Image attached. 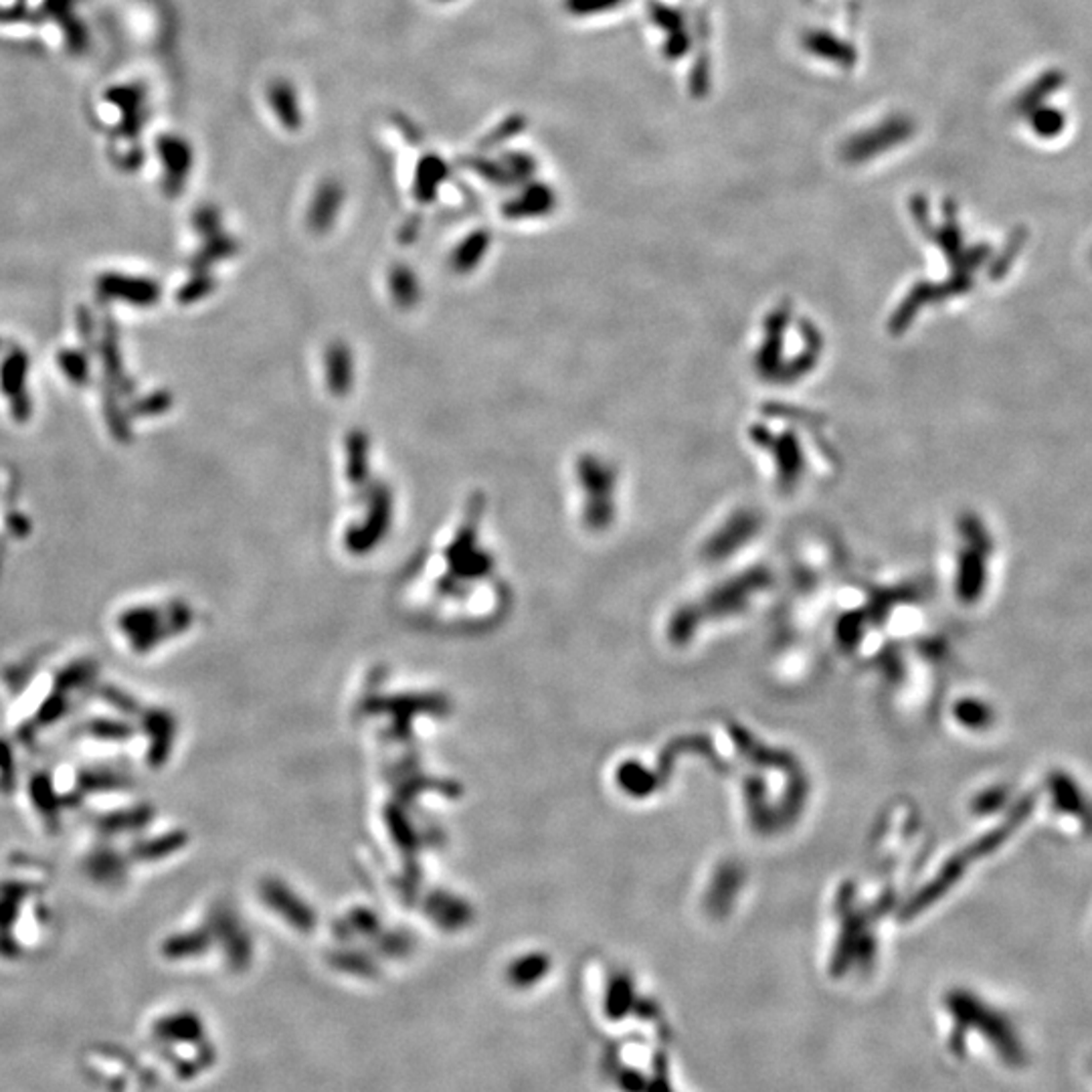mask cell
Here are the masks:
<instances>
[{
	"label": "cell",
	"instance_id": "1",
	"mask_svg": "<svg viewBox=\"0 0 1092 1092\" xmlns=\"http://www.w3.org/2000/svg\"><path fill=\"white\" fill-rule=\"evenodd\" d=\"M5 692V730L41 736L90 704L96 666L84 653L55 651L24 660Z\"/></svg>",
	"mask_w": 1092,
	"mask_h": 1092
},
{
	"label": "cell",
	"instance_id": "2",
	"mask_svg": "<svg viewBox=\"0 0 1092 1092\" xmlns=\"http://www.w3.org/2000/svg\"><path fill=\"white\" fill-rule=\"evenodd\" d=\"M47 872L33 860L0 864V959H20L53 922Z\"/></svg>",
	"mask_w": 1092,
	"mask_h": 1092
},
{
	"label": "cell",
	"instance_id": "3",
	"mask_svg": "<svg viewBox=\"0 0 1092 1092\" xmlns=\"http://www.w3.org/2000/svg\"><path fill=\"white\" fill-rule=\"evenodd\" d=\"M265 103L271 116L286 132H297L304 126V105L297 88L290 79H273L265 90Z\"/></svg>",
	"mask_w": 1092,
	"mask_h": 1092
},
{
	"label": "cell",
	"instance_id": "4",
	"mask_svg": "<svg viewBox=\"0 0 1092 1092\" xmlns=\"http://www.w3.org/2000/svg\"><path fill=\"white\" fill-rule=\"evenodd\" d=\"M17 771H15V759L13 753L9 749V743L5 741V736L0 734V791L5 787L15 785L17 781Z\"/></svg>",
	"mask_w": 1092,
	"mask_h": 1092
},
{
	"label": "cell",
	"instance_id": "5",
	"mask_svg": "<svg viewBox=\"0 0 1092 1092\" xmlns=\"http://www.w3.org/2000/svg\"><path fill=\"white\" fill-rule=\"evenodd\" d=\"M433 3H440V5H451V3H457V0H433Z\"/></svg>",
	"mask_w": 1092,
	"mask_h": 1092
}]
</instances>
